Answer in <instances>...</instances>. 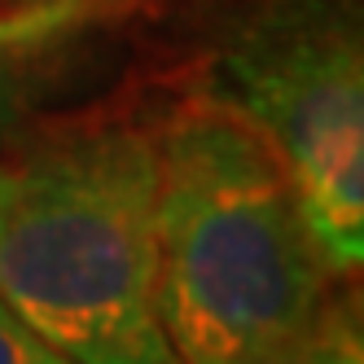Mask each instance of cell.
Segmentation results:
<instances>
[{
  "label": "cell",
  "mask_w": 364,
  "mask_h": 364,
  "mask_svg": "<svg viewBox=\"0 0 364 364\" xmlns=\"http://www.w3.org/2000/svg\"><path fill=\"white\" fill-rule=\"evenodd\" d=\"M159 316L176 364H294L329 316V264L277 154L228 106L154 132Z\"/></svg>",
  "instance_id": "6da1fadb"
},
{
  "label": "cell",
  "mask_w": 364,
  "mask_h": 364,
  "mask_svg": "<svg viewBox=\"0 0 364 364\" xmlns=\"http://www.w3.org/2000/svg\"><path fill=\"white\" fill-rule=\"evenodd\" d=\"M154 132L97 123L14 163L0 303L70 364H176L159 316Z\"/></svg>",
  "instance_id": "7a4b0ae2"
},
{
  "label": "cell",
  "mask_w": 364,
  "mask_h": 364,
  "mask_svg": "<svg viewBox=\"0 0 364 364\" xmlns=\"http://www.w3.org/2000/svg\"><path fill=\"white\" fill-rule=\"evenodd\" d=\"M220 106L285 167L333 277L364 259V53L343 0H272L220 58Z\"/></svg>",
  "instance_id": "3957f363"
},
{
  "label": "cell",
  "mask_w": 364,
  "mask_h": 364,
  "mask_svg": "<svg viewBox=\"0 0 364 364\" xmlns=\"http://www.w3.org/2000/svg\"><path fill=\"white\" fill-rule=\"evenodd\" d=\"M101 14V0H31L22 9L0 14V53L5 48H36Z\"/></svg>",
  "instance_id": "277c9868"
},
{
  "label": "cell",
  "mask_w": 364,
  "mask_h": 364,
  "mask_svg": "<svg viewBox=\"0 0 364 364\" xmlns=\"http://www.w3.org/2000/svg\"><path fill=\"white\" fill-rule=\"evenodd\" d=\"M31 48H5L0 53V149L22 136L31 123V106L40 92V75L27 62Z\"/></svg>",
  "instance_id": "5b68a950"
},
{
  "label": "cell",
  "mask_w": 364,
  "mask_h": 364,
  "mask_svg": "<svg viewBox=\"0 0 364 364\" xmlns=\"http://www.w3.org/2000/svg\"><path fill=\"white\" fill-rule=\"evenodd\" d=\"M0 364H70V360L48 347L40 333H31L0 303Z\"/></svg>",
  "instance_id": "8992f818"
},
{
  "label": "cell",
  "mask_w": 364,
  "mask_h": 364,
  "mask_svg": "<svg viewBox=\"0 0 364 364\" xmlns=\"http://www.w3.org/2000/svg\"><path fill=\"white\" fill-rule=\"evenodd\" d=\"M294 364H364V360H360V338H355V329L347 325L343 311H333L329 325L321 329V338H316V343H311Z\"/></svg>",
  "instance_id": "52a82bcc"
},
{
  "label": "cell",
  "mask_w": 364,
  "mask_h": 364,
  "mask_svg": "<svg viewBox=\"0 0 364 364\" xmlns=\"http://www.w3.org/2000/svg\"><path fill=\"white\" fill-rule=\"evenodd\" d=\"M9 189H14V163H0V220H5L9 206Z\"/></svg>",
  "instance_id": "ba28073f"
}]
</instances>
